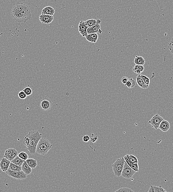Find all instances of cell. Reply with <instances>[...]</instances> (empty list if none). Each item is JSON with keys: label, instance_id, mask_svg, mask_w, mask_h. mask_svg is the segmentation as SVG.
Masks as SVG:
<instances>
[{"label": "cell", "instance_id": "d4e9b609", "mask_svg": "<svg viewBox=\"0 0 173 192\" xmlns=\"http://www.w3.org/2000/svg\"><path fill=\"white\" fill-rule=\"evenodd\" d=\"M86 26L88 28L94 26L96 25L97 23V20L94 19L88 20L85 22Z\"/></svg>", "mask_w": 173, "mask_h": 192}, {"label": "cell", "instance_id": "ab89813d", "mask_svg": "<svg viewBox=\"0 0 173 192\" xmlns=\"http://www.w3.org/2000/svg\"><path fill=\"white\" fill-rule=\"evenodd\" d=\"M97 23L101 24V21L99 19H98L97 20Z\"/></svg>", "mask_w": 173, "mask_h": 192}, {"label": "cell", "instance_id": "8fae6325", "mask_svg": "<svg viewBox=\"0 0 173 192\" xmlns=\"http://www.w3.org/2000/svg\"><path fill=\"white\" fill-rule=\"evenodd\" d=\"M54 19L53 16L45 14H41L39 16V20L42 24H48L51 23Z\"/></svg>", "mask_w": 173, "mask_h": 192}, {"label": "cell", "instance_id": "484cf974", "mask_svg": "<svg viewBox=\"0 0 173 192\" xmlns=\"http://www.w3.org/2000/svg\"><path fill=\"white\" fill-rule=\"evenodd\" d=\"M124 85L128 88H132L135 87L136 82H135L133 78H131L130 79H128V81Z\"/></svg>", "mask_w": 173, "mask_h": 192}, {"label": "cell", "instance_id": "ba28073f", "mask_svg": "<svg viewBox=\"0 0 173 192\" xmlns=\"http://www.w3.org/2000/svg\"><path fill=\"white\" fill-rule=\"evenodd\" d=\"M164 119L161 116L159 115L158 114H156L152 118L151 120L149 121L148 123L155 129H157L161 122Z\"/></svg>", "mask_w": 173, "mask_h": 192}, {"label": "cell", "instance_id": "7a4b0ae2", "mask_svg": "<svg viewBox=\"0 0 173 192\" xmlns=\"http://www.w3.org/2000/svg\"><path fill=\"white\" fill-rule=\"evenodd\" d=\"M52 147L50 142L45 138H41L36 147V153L42 155H46Z\"/></svg>", "mask_w": 173, "mask_h": 192}, {"label": "cell", "instance_id": "6da1fadb", "mask_svg": "<svg viewBox=\"0 0 173 192\" xmlns=\"http://www.w3.org/2000/svg\"><path fill=\"white\" fill-rule=\"evenodd\" d=\"M42 135L39 131L33 130L29 131L24 137L23 143L26 146L29 154L36 153V147Z\"/></svg>", "mask_w": 173, "mask_h": 192}, {"label": "cell", "instance_id": "5bb4252c", "mask_svg": "<svg viewBox=\"0 0 173 192\" xmlns=\"http://www.w3.org/2000/svg\"><path fill=\"white\" fill-rule=\"evenodd\" d=\"M170 128V124L169 122L168 121L164 119L161 122L158 128L162 131L165 132L167 131Z\"/></svg>", "mask_w": 173, "mask_h": 192}, {"label": "cell", "instance_id": "8992f818", "mask_svg": "<svg viewBox=\"0 0 173 192\" xmlns=\"http://www.w3.org/2000/svg\"><path fill=\"white\" fill-rule=\"evenodd\" d=\"M135 173V171L129 166L125 160L121 176L127 179H129L132 177Z\"/></svg>", "mask_w": 173, "mask_h": 192}, {"label": "cell", "instance_id": "cb8c5ba5", "mask_svg": "<svg viewBox=\"0 0 173 192\" xmlns=\"http://www.w3.org/2000/svg\"><path fill=\"white\" fill-rule=\"evenodd\" d=\"M24 161H25V160L22 159L18 155L13 159L12 160L11 162L13 164L16 165L21 166Z\"/></svg>", "mask_w": 173, "mask_h": 192}, {"label": "cell", "instance_id": "d590c367", "mask_svg": "<svg viewBox=\"0 0 173 192\" xmlns=\"http://www.w3.org/2000/svg\"><path fill=\"white\" fill-rule=\"evenodd\" d=\"M82 140L85 142H88L90 140V137L88 135H85L83 137Z\"/></svg>", "mask_w": 173, "mask_h": 192}, {"label": "cell", "instance_id": "3957f363", "mask_svg": "<svg viewBox=\"0 0 173 192\" xmlns=\"http://www.w3.org/2000/svg\"><path fill=\"white\" fill-rule=\"evenodd\" d=\"M125 159L124 157L118 158L112 164V168L114 174L116 177L121 176L123 168Z\"/></svg>", "mask_w": 173, "mask_h": 192}, {"label": "cell", "instance_id": "ffe728a7", "mask_svg": "<svg viewBox=\"0 0 173 192\" xmlns=\"http://www.w3.org/2000/svg\"><path fill=\"white\" fill-rule=\"evenodd\" d=\"M136 80L137 83L138 85L141 88L144 89H146L148 88L149 86L147 85L144 84L143 81H142V78H141L140 74H139L136 77Z\"/></svg>", "mask_w": 173, "mask_h": 192}, {"label": "cell", "instance_id": "4316f807", "mask_svg": "<svg viewBox=\"0 0 173 192\" xmlns=\"http://www.w3.org/2000/svg\"><path fill=\"white\" fill-rule=\"evenodd\" d=\"M9 168L13 171H20L22 170L21 166H18L16 165L13 164L12 163H10Z\"/></svg>", "mask_w": 173, "mask_h": 192}, {"label": "cell", "instance_id": "7402d4cb", "mask_svg": "<svg viewBox=\"0 0 173 192\" xmlns=\"http://www.w3.org/2000/svg\"><path fill=\"white\" fill-rule=\"evenodd\" d=\"M134 63L136 65L143 66L145 63V60L143 57L136 55L134 59Z\"/></svg>", "mask_w": 173, "mask_h": 192}, {"label": "cell", "instance_id": "44dd1931", "mask_svg": "<svg viewBox=\"0 0 173 192\" xmlns=\"http://www.w3.org/2000/svg\"><path fill=\"white\" fill-rule=\"evenodd\" d=\"M26 161L31 169L35 168L37 166V161L36 159L32 158H28L26 160Z\"/></svg>", "mask_w": 173, "mask_h": 192}, {"label": "cell", "instance_id": "f546056e", "mask_svg": "<svg viewBox=\"0 0 173 192\" xmlns=\"http://www.w3.org/2000/svg\"><path fill=\"white\" fill-rule=\"evenodd\" d=\"M140 76L144 84L146 85H147L149 86L150 83L149 78L148 77L144 75H140Z\"/></svg>", "mask_w": 173, "mask_h": 192}, {"label": "cell", "instance_id": "5b68a950", "mask_svg": "<svg viewBox=\"0 0 173 192\" xmlns=\"http://www.w3.org/2000/svg\"><path fill=\"white\" fill-rule=\"evenodd\" d=\"M29 20L31 19V13L29 7L26 4L23 3L18 2L14 6Z\"/></svg>", "mask_w": 173, "mask_h": 192}, {"label": "cell", "instance_id": "836d02e7", "mask_svg": "<svg viewBox=\"0 0 173 192\" xmlns=\"http://www.w3.org/2000/svg\"><path fill=\"white\" fill-rule=\"evenodd\" d=\"M115 192H134L132 190L130 189V188H122L119 189V190H116Z\"/></svg>", "mask_w": 173, "mask_h": 192}, {"label": "cell", "instance_id": "2e32d148", "mask_svg": "<svg viewBox=\"0 0 173 192\" xmlns=\"http://www.w3.org/2000/svg\"><path fill=\"white\" fill-rule=\"evenodd\" d=\"M124 159H125L126 161V163H127V164H128L129 166H130L132 169H133V170L135 171V172H139V164H138V163H131V162H130V160H129L126 155L124 157Z\"/></svg>", "mask_w": 173, "mask_h": 192}, {"label": "cell", "instance_id": "74e56055", "mask_svg": "<svg viewBox=\"0 0 173 192\" xmlns=\"http://www.w3.org/2000/svg\"><path fill=\"white\" fill-rule=\"evenodd\" d=\"M98 137H94L93 138H90L91 141L92 142L95 143L97 139H98Z\"/></svg>", "mask_w": 173, "mask_h": 192}, {"label": "cell", "instance_id": "4fadbf2b", "mask_svg": "<svg viewBox=\"0 0 173 192\" xmlns=\"http://www.w3.org/2000/svg\"><path fill=\"white\" fill-rule=\"evenodd\" d=\"M87 28L88 27L85 23L84 21L83 20L80 21L79 24V31L83 37H85L87 35Z\"/></svg>", "mask_w": 173, "mask_h": 192}, {"label": "cell", "instance_id": "60d3db41", "mask_svg": "<svg viewBox=\"0 0 173 192\" xmlns=\"http://www.w3.org/2000/svg\"><path fill=\"white\" fill-rule=\"evenodd\" d=\"M98 33H100V34H101V33H102V31H101V29H100L99 30V31Z\"/></svg>", "mask_w": 173, "mask_h": 192}, {"label": "cell", "instance_id": "52a82bcc", "mask_svg": "<svg viewBox=\"0 0 173 192\" xmlns=\"http://www.w3.org/2000/svg\"><path fill=\"white\" fill-rule=\"evenodd\" d=\"M6 173L12 177L18 180L25 179L26 178L27 176V175L22 170L20 171H13L9 168Z\"/></svg>", "mask_w": 173, "mask_h": 192}, {"label": "cell", "instance_id": "f35d334b", "mask_svg": "<svg viewBox=\"0 0 173 192\" xmlns=\"http://www.w3.org/2000/svg\"><path fill=\"white\" fill-rule=\"evenodd\" d=\"M148 192H154V188H153V186L150 185V188L148 191Z\"/></svg>", "mask_w": 173, "mask_h": 192}, {"label": "cell", "instance_id": "d6986e66", "mask_svg": "<svg viewBox=\"0 0 173 192\" xmlns=\"http://www.w3.org/2000/svg\"><path fill=\"white\" fill-rule=\"evenodd\" d=\"M54 13V9L51 6H47L42 9V14L53 16Z\"/></svg>", "mask_w": 173, "mask_h": 192}, {"label": "cell", "instance_id": "9c48e42d", "mask_svg": "<svg viewBox=\"0 0 173 192\" xmlns=\"http://www.w3.org/2000/svg\"><path fill=\"white\" fill-rule=\"evenodd\" d=\"M18 155V151L14 148H9L4 152V157L7 160L11 161Z\"/></svg>", "mask_w": 173, "mask_h": 192}, {"label": "cell", "instance_id": "8d00e7d4", "mask_svg": "<svg viewBox=\"0 0 173 192\" xmlns=\"http://www.w3.org/2000/svg\"><path fill=\"white\" fill-rule=\"evenodd\" d=\"M128 78L127 77L124 76L122 77V78H121V81L123 84H125L127 82V81H128Z\"/></svg>", "mask_w": 173, "mask_h": 192}, {"label": "cell", "instance_id": "7c38bea8", "mask_svg": "<svg viewBox=\"0 0 173 192\" xmlns=\"http://www.w3.org/2000/svg\"><path fill=\"white\" fill-rule=\"evenodd\" d=\"M11 161L5 158H1L0 162V168L3 172H6L9 169Z\"/></svg>", "mask_w": 173, "mask_h": 192}, {"label": "cell", "instance_id": "30bf717a", "mask_svg": "<svg viewBox=\"0 0 173 192\" xmlns=\"http://www.w3.org/2000/svg\"><path fill=\"white\" fill-rule=\"evenodd\" d=\"M52 105V101L48 98H44L41 100L40 107L43 111H47L50 110Z\"/></svg>", "mask_w": 173, "mask_h": 192}, {"label": "cell", "instance_id": "e0dca14e", "mask_svg": "<svg viewBox=\"0 0 173 192\" xmlns=\"http://www.w3.org/2000/svg\"><path fill=\"white\" fill-rule=\"evenodd\" d=\"M22 170L27 175H29L32 172V169L30 167L26 161H25L21 166Z\"/></svg>", "mask_w": 173, "mask_h": 192}, {"label": "cell", "instance_id": "4dcf8cb0", "mask_svg": "<svg viewBox=\"0 0 173 192\" xmlns=\"http://www.w3.org/2000/svg\"><path fill=\"white\" fill-rule=\"evenodd\" d=\"M23 91L25 93L27 96H30L32 94L33 91L29 87L23 89Z\"/></svg>", "mask_w": 173, "mask_h": 192}, {"label": "cell", "instance_id": "277c9868", "mask_svg": "<svg viewBox=\"0 0 173 192\" xmlns=\"http://www.w3.org/2000/svg\"><path fill=\"white\" fill-rule=\"evenodd\" d=\"M11 15L13 19L19 23H25L27 20H29L27 17L14 7H13L12 9Z\"/></svg>", "mask_w": 173, "mask_h": 192}, {"label": "cell", "instance_id": "f1b7e54d", "mask_svg": "<svg viewBox=\"0 0 173 192\" xmlns=\"http://www.w3.org/2000/svg\"><path fill=\"white\" fill-rule=\"evenodd\" d=\"M18 155L20 158H22V159L25 160V161H26V160L28 158V154L25 152H23L20 153H18Z\"/></svg>", "mask_w": 173, "mask_h": 192}, {"label": "cell", "instance_id": "d6a6232c", "mask_svg": "<svg viewBox=\"0 0 173 192\" xmlns=\"http://www.w3.org/2000/svg\"><path fill=\"white\" fill-rule=\"evenodd\" d=\"M18 96L19 98L21 99H25L27 98V96L26 93H24L23 91H22L19 92L18 93Z\"/></svg>", "mask_w": 173, "mask_h": 192}, {"label": "cell", "instance_id": "1f68e13d", "mask_svg": "<svg viewBox=\"0 0 173 192\" xmlns=\"http://www.w3.org/2000/svg\"><path fill=\"white\" fill-rule=\"evenodd\" d=\"M154 188V192H166V190L164 189L162 186L160 185L159 187L154 186H153Z\"/></svg>", "mask_w": 173, "mask_h": 192}, {"label": "cell", "instance_id": "603a6c76", "mask_svg": "<svg viewBox=\"0 0 173 192\" xmlns=\"http://www.w3.org/2000/svg\"><path fill=\"white\" fill-rule=\"evenodd\" d=\"M144 69H145V67L143 66L136 65L134 67L133 71L135 73L140 74L142 72H143Z\"/></svg>", "mask_w": 173, "mask_h": 192}, {"label": "cell", "instance_id": "83f0119b", "mask_svg": "<svg viewBox=\"0 0 173 192\" xmlns=\"http://www.w3.org/2000/svg\"><path fill=\"white\" fill-rule=\"evenodd\" d=\"M126 156L128 158L130 162L133 163H138V160L137 158L134 155H126Z\"/></svg>", "mask_w": 173, "mask_h": 192}, {"label": "cell", "instance_id": "9a60e30c", "mask_svg": "<svg viewBox=\"0 0 173 192\" xmlns=\"http://www.w3.org/2000/svg\"><path fill=\"white\" fill-rule=\"evenodd\" d=\"M101 29V25L97 24L94 26L88 28L87 33L88 34H93V33H98L99 30Z\"/></svg>", "mask_w": 173, "mask_h": 192}, {"label": "cell", "instance_id": "e575fe53", "mask_svg": "<svg viewBox=\"0 0 173 192\" xmlns=\"http://www.w3.org/2000/svg\"><path fill=\"white\" fill-rule=\"evenodd\" d=\"M168 48H169L171 54L173 56V38L171 39L170 42L168 44Z\"/></svg>", "mask_w": 173, "mask_h": 192}, {"label": "cell", "instance_id": "ac0fdd59", "mask_svg": "<svg viewBox=\"0 0 173 192\" xmlns=\"http://www.w3.org/2000/svg\"><path fill=\"white\" fill-rule=\"evenodd\" d=\"M86 40L91 43H96L98 39V35L96 33L88 34L85 37Z\"/></svg>", "mask_w": 173, "mask_h": 192}]
</instances>
